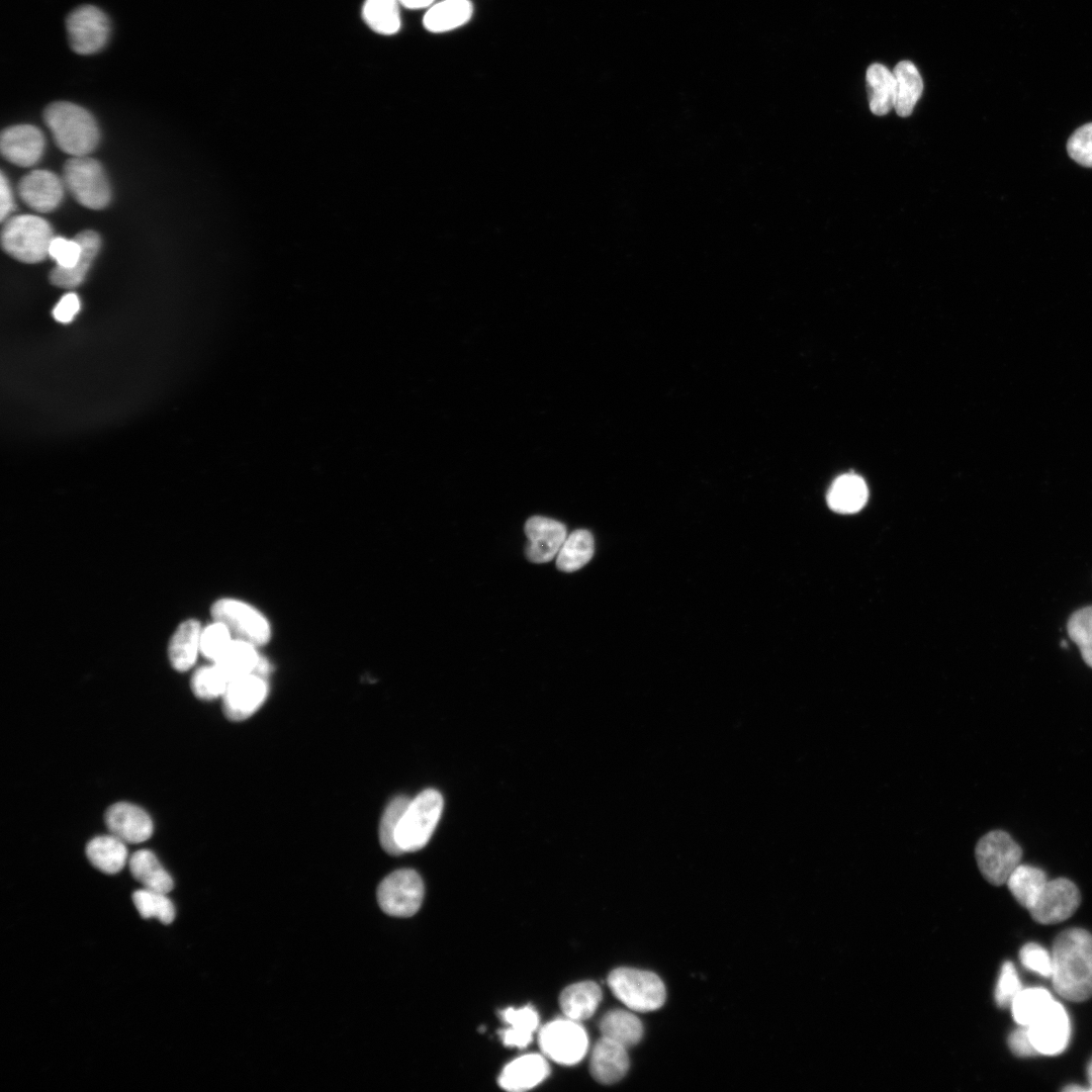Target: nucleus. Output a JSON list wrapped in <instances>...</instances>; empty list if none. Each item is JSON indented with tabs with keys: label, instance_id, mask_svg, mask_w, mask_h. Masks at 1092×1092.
<instances>
[{
	"label": "nucleus",
	"instance_id": "f257e3e1",
	"mask_svg": "<svg viewBox=\"0 0 1092 1092\" xmlns=\"http://www.w3.org/2000/svg\"><path fill=\"white\" fill-rule=\"evenodd\" d=\"M1052 981L1063 998L1081 1002L1092 997V934L1070 928L1055 939Z\"/></svg>",
	"mask_w": 1092,
	"mask_h": 1092
},
{
	"label": "nucleus",
	"instance_id": "f03ea898",
	"mask_svg": "<svg viewBox=\"0 0 1092 1092\" xmlns=\"http://www.w3.org/2000/svg\"><path fill=\"white\" fill-rule=\"evenodd\" d=\"M56 145L72 157L88 156L99 143V128L85 108L67 101L50 104L43 112Z\"/></svg>",
	"mask_w": 1092,
	"mask_h": 1092
},
{
	"label": "nucleus",
	"instance_id": "7ed1b4c3",
	"mask_svg": "<svg viewBox=\"0 0 1092 1092\" xmlns=\"http://www.w3.org/2000/svg\"><path fill=\"white\" fill-rule=\"evenodd\" d=\"M55 238L51 224L32 214L7 218L1 233L4 251L14 259L34 264L49 256V248Z\"/></svg>",
	"mask_w": 1092,
	"mask_h": 1092
},
{
	"label": "nucleus",
	"instance_id": "20e7f679",
	"mask_svg": "<svg viewBox=\"0 0 1092 1092\" xmlns=\"http://www.w3.org/2000/svg\"><path fill=\"white\" fill-rule=\"evenodd\" d=\"M443 797L427 789L411 799L398 824L396 844L400 851L422 849L430 840L443 811Z\"/></svg>",
	"mask_w": 1092,
	"mask_h": 1092
},
{
	"label": "nucleus",
	"instance_id": "39448f33",
	"mask_svg": "<svg viewBox=\"0 0 1092 1092\" xmlns=\"http://www.w3.org/2000/svg\"><path fill=\"white\" fill-rule=\"evenodd\" d=\"M608 985L614 996L632 1011H654L665 1002L664 984L650 971L618 968L609 974Z\"/></svg>",
	"mask_w": 1092,
	"mask_h": 1092
},
{
	"label": "nucleus",
	"instance_id": "423d86ee",
	"mask_svg": "<svg viewBox=\"0 0 1092 1092\" xmlns=\"http://www.w3.org/2000/svg\"><path fill=\"white\" fill-rule=\"evenodd\" d=\"M63 181L74 198L90 209H102L111 198L101 164L88 156L72 157L64 165Z\"/></svg>",
	"mask_w": 1092,
	"mask_h": 1092
},
{
	"label": "nucleus",
	"instance_id": "0eeeda50",
	"mask_svg": "<svg viewBox=\"0 0 1092 1092\" xmlns=\"http://www.w3.org/2000/svg\"><path fill=\"white\" fill-rule=\"evenodd\" d=\"M538 1043L547 1059L560 1065L572 1066L585 1057L588 1036L579 1021L564 1016L540 1028Z\"/></svg>",
	"mask_w": 1092,
	"mask_h": 1092
},
{
	"label": "nucleus",
	"instance_id": "6e6552de",
	"mask_svg": "<svg viewBox=\"0 0 1092 1092\" xmlns=\"http://www.w3.org/2000/svg\"><path fill=\"white\" fill-rule=\"evenodd\" d=\"M975 853L979 870L987 882L1001 886L1020 864L1022 849L1007 832L993 830L978 841Z\"/></svg>",
	"mask_w": 1092,
	"mask_h": 1092
},
{
	"label": "nucleus",
	"instance_id": "1a4fd4ad",
	"mask_svg": "<svg viewBox=\"0 0 1092 1092\" xmlns=\"http://www.w3.org/2000/svg\"><path fill=\"white\" fill-rule=\"evenodd\" d=\"M214 621L222 623L233 637L257 647L265 645L271 638V627L267 618L256 608L237 599H219L211 607Z\"/></svg>",
	"mask_w": 1092,
	"mask_h": 1092
},
{
	"label": "nucleus",
	"instance_id": "9d476101",
	"mask_svg": "<svg viewBox=\"0 0 1092 1092\" xmlns=\"http://www.w3.org/2000/svg\"><path fill=\"white\" fill-rule=\"evenodd\" d=\"M424 893L420 875L412 869H400L381 881L377 888V901L386 914L410 917L420 909Z\"/></svg>",
	"mask_w": 1092,
	"mask_h": 1092
},
{
	"label": "nucleus",
	"instance_id": "9b49d317",
	"mask_svg": "<svg viewBox=\"0 0 1092 1092\" xmlns=\"http://www.w3.org/2000/svg\"><path fill=\"white\" fill-rule=\"evenodd\" d=\"M66 28L71 49L80 55L101 51L110 34L107 15L93 5H82L72 10L67 16Z\"/></svg>",
	"mask_w": 1092,
	"mask_h": 1092
},
{
	"label": "nucleus",
	"instance_id": "f8f14e48",
	"mask_svg": "<svg viewBox=\"0 0 1092 1092\" xmlns=\"http://www.w3.org/2000/svg\"><path fill=\"white\" fill-rule=\"evenodd\" d=\"M1081 902L1077 886L1066 878L1048 880L1035 903L1028 909L1041 924H1055L1071 917Z\"/></svg>",
	"mask_w": 1092,
	"mask_h": 1092
},
{
	"label": "nucleus",
	"instance_id": "ddd939ff",
	"mask_svg": "<svg viewBox=\"0 0 1092 1092\" xmlns=\"http://www.w3.org/2000/svg\"><path fill=\"white\" fill-rule=\"evenodd\" d=\"M1027 1028L1038 1054L1055 1056L1062 1053L1069 1043L1070 1019L1064 1006L1055 1000Z\"/></svg>",
	"mask_w": 1092,
	"mask_h": 1092
},
{
	"label": "nucleus",
	"instance_id": "4468645a",
	"mask_svg": "<svg viewBox=\"0 0 1092 1092\" xmlns=\"http://www.w3.org/2000/svg\"><path fill=\"white\" fill-rule=\"evenodd\" d=\"M265 676L250 673L230 681L222 699L224 715L232 721H242L252 716L268 696Z\"/></svg>",
	"mask_w": 1092,
	"mask_h": 1092
},
{
	"label": "nucleus",
	"instance_id": "2eb2a0df",
	"mask_svg": "<svg viewBox=\"0 0 1092 1092\" xmlns=\"http://www.w3.org/2000/svg\"><path fill=\"white\" fill-rule=\"evenodd\" d=\"M65 183L55 173L48 170L31 171L23 176L18 184V193L22 201L37 212H50L62 202Z\"/></svg>",
	"mask_w": 1092,
	"mask_h": 1092
},
{
	"label": "nucleus",
	"instance_id": "dca6fc26",
	"mask_svg": "<svg viewBox=\"0 0 1092 1092\" xmlns=\"http://www.w3.org/2000/svg\"><path fill=\"white\" fill-rule=\"evenodd\" d=\"M526 555L534 563L553 559L567 537L566 527L553 519L535 516L525 524Z\"/></svg>",
	"mask_w": 1092,
	"mask_h": 1092
},
{
	"label": "nucleus",
	"instance_id": "f3484780",
	"mask_svg": "<svg viewBox=\"0 0 1092 1092\" xmlns=\"http://www.w3.org/2000/svg\"><path fill=\"white\" fill-rule=\"evenodd\" d=\"M43 133L34 125L17 124L1 134V152L10 163L20 167L36 164L44 151Z\"/></svg>",
	"mask_w": 1092,
	"mask_h": 1092
},
{
	"label": "nucleus",
	"instance_id": "a211bd4d",
	"mask_svg": "<svg viewBox=\"0 0 1092 1092\" xmlns=\"http://www.w3.org/2000/svg\"><path fill=\"white\" fill-rule=\"evenodd\" d=\"M105 823L111 834L125 843H140L148 840L154 830L150 815L141 807L117 802L105 812Z\"/></svg>",
	"mask_w": 1092,
	"mask_h": 1092
},
{
	"label": "nucleus",
	"instance_id": "6ab92c4d",
	"mask_svg": "<svg viewBox=\"0 0 1092 1092\" xmlns=\"http://www.w3.org/2000/svg\"><path fill=\"white\" fill-rule=\"evenodd\" d=\"M628 1049L624 1045L602 1036L594 1045L589 1071L592 1076L602 1084H613L620 1081L628 1072L630 1060Z\"/></svg>",
	"mask_w": 1092,
	"mask_h": 1092
},
{
	"label": "nucleus",
	"instance_id": "aec40b11",
	"mask_svg": "<svg viewBox=\"0 0 1092 1092\" xmlns=\"http://www.w3.org/2000/svg\"><path fill=\"white\" fill-rule=\"evenodd\" d=\"M549 1073V1064L544 1055L527 1054L506 1065L497 1082L508 1091H526L543 1082Z\"/></svg>",
	"mask_w": 1092,
	"mask_h": 1092
},
{
	"label": "nucleus",
	"instance_id": "412c9836",
	"mask_svg": "<svg viewBox=\"0 0 1092 1092\" xmlns=\"http://www.w3.org/2000/svg\"><path fill=\"white\" fill-rule=\"evenodd\" d=\"M214 663L223 670L230 680L250 673L266 676L270 670V664L259 654L257 646L238 639L233 640Z\"/></svg>",
	"mask_w": 1092,
	"mask_h": 1092
},
{
	"label": "nucleus",
	"instance_id": "4be33fe9",
	"mask_svg": "<svg viewBox=\"0 0 1092 1092\" xmlns=\"http://www.w3.org/2000/svg\"><path fill=\"white\" fill-rule=\"evenodd\" d=\"M506 1028L498 1034L506 1046L524 1049L533 1039L539 1025V1015L531 1005L520 1008L508 1007L499 1012Z\"/></svg>",
	"mask_w": 1092,
	"mask_h": 1092
},
{
	"label": "nucleus",
	"instance_id": "5701e85b",
	"mask_svg": "<svg viewBox=\"0 0 1092 1092\" xmlns=\"http://www.w3.org/2000/svg\"><path fill=\"white\" fill-rule=\"evenodd\" d=\"M75 239L80 243L82 250L78 263L69 269L56 266L50 273L51 282L61 288H74L80 285L100 250V237L93 231H83Z\"/></svg>",
	"mask_w": 1092,
	"mask_h": 1092
},
{
	"label": "nucleus",
	"instance_id": "b1692460",
	"mask_svg": "<svg viewBox=\"0 0 1092 1092\" xmlns=\"http://www.w3.org/2000/svg\"><path fill=\"white\" fill-rule=\"evenodd\" d=\"M201 631L196 620H187L178 626L168 647L169 660L175 670L183 672L194 665L200 654Z\"/></svg>",
	"mask_w": 1092,
	"mask_h": 1092
},
{
	"label": "nucleus",
	"instance_id": "393cba45",
	"mask_svg": "<svg viewBox=\"0 0 1092 1092\" xmlns=\"http://www.w3.org/2000/svg\"><path fill=\"white\" fill-rule=\"evenodd\" d=\"M602 990L593 981L578 982L560 994L559 1005L565 1017L581 1022L593 1016L602 1001Z\"/></svg>",
	"mask_w": 1092,
	"mask_h": 1092
},
{
	"label": "nucleus",
	"instance_id": "a878e982",
	"mask_svg": "<svg viewBox=\"0 0 1092 1092\" xmlns=\"http://www.w3.org/2000/svg\"><path fill=\"white\" fill-rule=\"evenodd\" d=\"M86 855L93 867L109 875L120 872L128 858L125 842L111 833L89 840Z\"/></svg>",
	"mask_w": 1092,
	"mask_h": 1092
},
{
	"label": "nucleus",
	"instance_id": "bb28decb",
	"mask_svg": "<svg viewBox=\"0 0 1092 1092\" xmlns=\"http://www.w3.org/2000/svg\"><path fill=\"white\" fill-rule=\"evenodd\" d=\"M472 13L473 6L469 0H442L428 8L423 25L431 32H446L464 25Z\"/></svg>",
	"mask_w": 1092,
	"mask_h": 1092
},
{
	"label": "nucleus",
	"instance_id": "cd10ccee",
	"mask_svg": "<svg viewBox=\"0 0 1092 1092\" xmlns=\"http://www.w3.org/2000/svg\"><path fill=\"white\" fill-rule=\"evenodd\" d=\"M868 486L864 480L855 474H843L830 486L827 503L830 509L840 514H852L859 511L868 500Z\"/></svg>",
	"mask_w": 1092,
	"mask_h": 1092
},
{
	"label": "nucleus",
	"instance_id": "c85d7f7f",
	"mask_svg": "<svg viewBox=\"0 0 1092 1092\" xmlns=\"http://www.w3.org/2000/svg\"><path fill=\"white\" fill-rule=\"evenodd\" d=\"M128 866L132 877L145 889L165 894L173 889L172 877L151 850L140 849L133 852L128 859Z\"/></svg>",
	"mask_w": 1092,
	"mask_h": 1092
},
{
	"label": "nucleus",
	"instance_id": "c756f323",
	"mask_svg": "<svg viewBox=\"0 0 1092 1092\" xmlns=\"http://www.w3.org/2000/svg\"><path fill=\"white\" fill-rule=\"evenodd\" d=\"M893 74L896 81L894 108L899 116L907 117L921 96L922 79L915 65L909 61L898 63Z\"/></svg>",
	"mask_w": 1092,
	"mask_h": 1092
},
{
	"label": "nucleus",
	"instance_id": "7c9ffc66",
	"mask_svg": "<svg viewBox=\"0 0 1092 1092\" xmlns=\"http://www.w3.org/2000/svg\"><path fill=\"white\" fill-rule=\"evenodd\" d=\"M602 1036L608 1037L627 1049L636 1045L643 1036V1024L631 1011L613 1009L600 1021Z\"/></svg>",
	"mask_w": 1092,
	"mask_h": 1092
},
{
	"label": "nucleus",
	"instance_id": "2f4dec72",
	"mask_svg": "<svg viewBox=\"0 0 1092 1092\" xmlns=\"http://www.w3.org/2000/svg\"><path fill=\"white\" fill-rule=\"evenodd\" d=\"M867 88L870 109L876 115H885L895 103V76L881 64H872L867 70Z\"/></svg>",
	"mask_w": 1092,
	"mask_h": 1092
},
{
	"label": "nucleus",
	"instance_id": "473e14b6",
	"mask_svg": "<svg viewBox=\"0 0 1092 1092\" xmlns=\"http://www.w3.org/2000/svg\"><path fill=\"white\" fill-rule=\"evenodd\" d=\"M594 537L587 530H575L567 535L556 555L557 568L573 572L584 566L593 557Z\"/></svg>",
	"mask_w": 1092,
	"mask_h": 1092
},
{
	"label": "nucleus",
	"instance_id": "72a5a7b5",
	"mask_svg": "<svg viewBox=\"0 0 1092 1092\" xmlns=\"http://www.w3.org/2000/svg\"><path fill=\"white\" fill-rule=\"evenodd\" d=\"M1046 881V874L1041 869L1019 864L1011 873L1006 884L1017 902L1029 909L1035 903Z\"/></svg>",
	"mask_w": 1092,
	"mask_h": 1092
},
{
	"label": "nucleus",
	"instance_id": "f704fd0d",
	"mask_svg": "<svg viewBox=\"0 0 1092 1092\" xmlns=\"http://www.w3.org/2000/svg\"><path fill=\"white\" fill-rule=\"evenodd\" d=\"M398 0H365L362 17L375 32L383 35L396 33L401 25Z\"/></svg>",
	"mask_w": 1092,
	"mask_h": 1092
},
{
	"label": "nucleus",
	"instance_id": "c9c22d12",
	"mask_svg": "<svg viewBox=\"0 0 1092 1092\" xmlns=\"http://www.w3.org/2000/svg\"><path fill=\"white\" fill-rule=\"evenodd\" d=\"M1053 1001L1050 992L1042 988L1022 989L1010 1005L1012 1016L1019 1025L1028 1026Z\"/></svg>",
	"mask_w": 1092,
	"mask_h": 1092
},
{
	"label": "nucleus",
	"instance_id": "e433bc0d",
	"mask_svg": "<svg viewBox=\"0 0 1092 1092\" xmlns=\"http://www.w3.org/2000/svg\"><path fill=\"white\" fill-rule=\"evenodd\" d=\"M132 902L145 919L157 918L164 924H170L175 918V907L165 893L143 888L132 894Z\"/></svg>",
	"mask_w": 1092,
	"mask_h": 1092
},
{
	"label": "nucleus",
	"instance_id": "4c0bfd02",
	"mask_svg": "<svg viewBox=\"0 0 1092 1092\" xmlns=\"http://www.w3.org/2000/svg\"><path fill=\"white\" fill-rule=\"evenodd\" d=\"M230 681L223 670L212 662L195 670L190 686L197 698L208 701L221 698Z\"/></svg>",
	"mask_w": 1092,
	"mask_h": 1092
},
{
	"label": "nucleus",
	"instance_id": "58836bf2",
	"mask_svg": "<svg viewBox=\"0 0 1092 1092\" xmlns=\"http://www.w3.org/2000/svg\"><path fill=\"white\" fill-rule=\"evenodd\" d=\"M410 800L411 799L406 796L395 797L389 802L381 816L379 823V841L382 848L389 854H400L396 844V831L400 818Z\"/></svg>",
	"mask_w": 1092,
	"mask_h": 1092
},
{
	"label": "nucleus",
	"instance_id": "ea45409f",
	"mask_svg": "<svg viewBox=\"0 0 1092 1092\" xmlns=\"http://www.w3.org/2000/svg\"><path fill=\"white\" fill-rule=\"evenodd\" d=\"M1067 630L1084 661L1092 667V606L1076 611L1068 620Z\"/></svg>",
	"mask_w": 1092,
	"mask_h": 1092
},
{
	"label": "nucleus",
	"instance_id": "a19ab883",
	"mask_svg": "<svg viewBox=\"0 0 1092 1092\" xmlns=\"http://www.w3.org/2000/svg\"><path fill=\"white\" fill-rule=\"evenodd\" d=\"M235 638L220 622L214 621L202 628L200 635V654L211 662L217 661Z\"/></svg>",
	"mask_w": 1092,
	"mask_h": 1092
},
{
	"label": "nucleus",
	"instance_id": "79ce46f5",
	"mask_svg": "<svg viewBox=\"0 0 1092 1092\" xmlns=\"http://www.w3.org/2000/svg\"><path fill=\"white\" fill-rule=\"evenodd\" d=\"M1022 990L1016 969L1011 962L1002 965L996 984L994 998L998 1007H1010L1013 999Z\"/></svg>",
	"mask_w": 1092,
	"mask_h": 1092
},
{
	"label": "nucleus",
	"instance_id": "37998d69",
	"mask_svg": "<svg viewBox=\"0 0 1092 1092\" xmlns=\"http://www.w3.org/2000/svg\"><path fill=\"white\" fill-rule=\"evenodd\" d=\"M1069 156L1078 164L1092 168V122L1077 128L1067 143Z\"/></svg>",
	"mask_w": 1092,
	"mask_h": 1092
},
{
	"label": "nucleus",
	"instance_id": "c03bdc74",
	"mask_svg": "<svg viewBox=\"0 0 1092 1092\" xmlns=\"http://www.w3.org/2000/svg\"><path fill=\"white\" fill-rule=\"evenodd\" d=\"M1019 959L1026 969L1042 977H1052V954L1038 943L1029 942L1023 945L1019 951Z\"/></svg>",
	"mask_w": 1092,
	"mask_h": 1092
},
{
	"label": "nucleus",
	"instance_id": "a18cd8bd",
	"mask_svg": "<svg viewBox=\"0 0 1092 1092\" xmlns=\"http://www.w3.org/2000/svg\"><path fill=\"white\" fill-rule=\"evenodd\" d=\"M81 251V245L75 238L68 240L55 237L50 244L49 256L56 262L57 267L69 269L78 263Z\"/></svg>",
	"mask_w": 1092,
	"mask_h": 1092
},
{
	"label": "nucleus",
	"instance_id": "49530a36",
	"mask_svg": "<svg viewBox=\"0 0 1092 1092\" xmlns=\"http://www.w3.org/2000/svg\"><path fill=\"white\" fill-rule=\"evenodd\" d=\"M1017 1029L1013 1030L1008 1036V1046L1012 1054L1017 1057H1031L1038 1053L1033 1046L1029 1037L1028 1028L1025 1025H1020Z\"/></svg>",
	"mask_w": 1092,
	"mask_h": 1092
},
{
	"label": "nucleus",
	"instance_id": "de8ad7c7",
	"mask_svg": "<svg viewBox=\"0 0 1092 1092\" xmlns=\"http://www.w3.org/2000/svg\"><path fill=\"white\" fill-rule=\"evenodd\" d=\"M80 306V300L77 294L69 292L56 304L53 309V316L59 323L69 324L79 312Z\"/></svg>",
	"mask_w": 1092,
	"mask_h": 1092
},
{
	"label": "nucleus",
	"instance_id": "09e8293b",
	"mask_svg": "<svg viewBox=\"0 0 1092 1092\" xmlns=\"http://www.w3.org/2000/svg\"><path fill=\"white\" fill-rule=\"evenodd\" d=\"M12 190L4 173L0 177V218L5 221L14 209Z\"/></svg>",
	"mask_w": 1092,
	"mask_h": 1092
},
{
	"label": "nucleus",
	"instance_id": "8fccbe9b",
	"mask_svg": "<svg viewBox=\"0 0 1092 1092\" xmlns=\"http://www.w3.org/2000/svg\"><path fill=\"white\" fill-rule=\"evenodd\" d=\"M400 5L407 9H422L431 7L435 0H398Z\"/></svg>",
	"mask_w": 1092,
	"mask_h": 1092
},
{
	"label": "nucleus",
	"instance_id": "3c124183",
	"mask_svg": "<svg viewBox=\"0 0 1092 1092\" xmlns=\"http://www.w3.org/2000/svg\"><path fill=\"white\" fill-rule=\"evenodd\" d=\"M1064 1090L1069 1092V1091H1085L1087 1089L1084 1088V1087H1081V1086L1071 1085V1086L1066 1087Z\"/></svg>",
	"mask_w": 1092,
	"mask_h": 1092
},
{
	"label": "nucleus",
	"instance_id": "603ef678",
	"mask_svg": "<svg viewBox=\"0 0 1092 1092\" xmlns=\"http://www.w3.org/2000/svg\"><path fill=\"white\" fill-rule=\"evenodd\" d=\"M1087 1076H1088L1089 1083L1092 1086V1059L1090 1060V1062L1088 1064V1067H1087ZM1090 1090H1092V1088Z\"/></svg>",
	"mask_w": 1092,
	"mask_h": 1092
}]
</instances>
